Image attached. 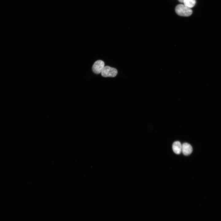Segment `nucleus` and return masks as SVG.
Here are the masks:
<instances>
[{
    "mask_svg": "<svg viewBox=\"0 0 221 221\" xmlns=\"http://www.w3.org/2000/svg\"><path fill=\"white\" fill-rule=\"evenodd\" d=\"M183 2L184 5L191 8L194 6L196 3V0H184Z\"/></svg>",
    "mask_w": 221,
    "mask_h": 221,
    "instance_id": "423d86ee",
    "label": "nucleus"
},
{
    "mask_svg": "<svg viewBox=\"0 0 221 221\" xmlns=\"http://www.w3.org/2000/svg\"><path fill=\"white\" fill-rule=\"evenodd\" d=\"M178 1L182 3L183 2L184 0H178Z\"/></svg>",
    "mask_w": 221,
    "mask_h": 221,
    "instance_id": "0eeeda50",
    "label": "nucleus"
},
{
    "mask_svg": "<svg viewBox=\"0 0 221 221\" xmlns=\"http://www.w3.org/2000/svg\"><path fill=\"white\" fill-rule=\"evenodd\" d=\"M182 145L180 142H175L172 145V149L174 152L177 154H180L182 152Z\"/></svg>",
    "mask_w": 221,
    "mask_h": 221,
    "instance_id": "39448f33",
    "label": "nucleus"
},
{
    "mask_svg": "<svg viewBox=\"0 0 221 221\" xmlns=\"http://www.w3.org/2000/svg\"><path fill=\"white\" fill-rule=\"evenodd\" d=\"M117 73L116 69L108 66H105L101 73L103 76L105 77H114Z\"/></svg>",
    "mask_w": 221,
    "mask_h": 221,
    "instance_id": "f03ea898",
    "label": "nucleus"
},
{
    "mask_svg": "<svg viewBox=\"0 0 221 221\" xmlns=\"http://www.w3.org/2000/svg\"><path fill=\"white\" fill-rule=\"evenodd\" d=\"M175 10L179 15L188 17L191 15L192 13L191 9L184 5L179 4L175 7Z\"/></svg>",
    "mask_w": 221,
    "mask_h": 221,
    "instance_id": "f257e3e1",
    "label": "nucleus"
},
{
    "mask_svg": "<svg viewBox=\"0 0 221 221\" xmlns=\"http://www.w3.org/2000/svg\"><path fill=\"white\" fill-rule=\"evenodd\" d=\"M192 151L191 145L188 143L185 142L182 145V152L184 155L187 156L190 155Z\"/></svg>",
    "mask_w": 221,
    "mask_h": 221,
    "instance_id": "20e7f679",
    "label": "nucleus"
},
{
    "mask_svg": "<svg viewBox=\"0 0 221 221\" xmlns=\"http://www.w3.org/2000/svg\"><path fill=\"white\" fill-rule=\"evenodd\" d=\"M104 62L101 60L96 61L93 64L92 69L93 72L96 74L101 73L105 66Z\"/></svg>",
    "mask_w": 221,
    "mask_h": 221,
    "instance_id": "7ed1b4c3",
    "label": "nucleus"
}]
</instances>
